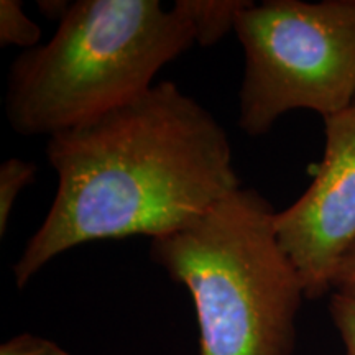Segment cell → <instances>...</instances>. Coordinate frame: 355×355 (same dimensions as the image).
Wrapping results in <instances>:
<instances>
[{"instance_id":"cell-2","label":"cell","mask_w":355,"mask_h":355,"mask_svg":"<svg viewBox=\"0 0 355 355\" xmlns=\"http://www.w3.org/2000/svg\"><path fill=\"white\" fill-rule=\"evenodd\" d=\"M194 43L188 21L158 0H78L50 42L12 63L7 121L50 139L141 96Z\"/></svg>"},{"instance_id":"cell-3","label":"cell","mask_w":355,"mask_h":355,"mask_svg":"<svg viewBox=\"0 0 355 355\" xmlns=\"http://www.w3.org/2000/svg\"><path fill=\"white\" fill-rule=\"evenodd\" d=\"M277 211L239 188L152 241L150 259L189 291L201 355H291L303 282L275 229Z\"/></svg>"},{"instance_id":"cell-11","label":"cell","mask_w":355,"mask_h":355,"mask_svg":"<svg viewBox=\"0 0 355 355\" xmlns=\"http://www.w3.org/2000/svg\"><path fill=\"white\" fill-rule=\"evenodd\" d=\"M332 290L334 293L355 298V242L345 252L339 266H337L334 279H332Z\"/></svg>"},{"instance_id":"cell-10","label":"cell","mask_w":355,"mask_h":355,"mask_svg":"<svg viewBox=\"0 0 355 355\" xmlns=\"http://www.w3.org/2000/svg\"><path fill=\"white\" fill-rule=\"evenodd\" d=\"M0 355H69L63 347L44 337L20 334L0 347Z\"/></svg>"},{"instance_id":"cell-1","label":"cell","mask_w":355,"mask_h":355,"mask_svg":"<svg viewBox=\"0 0 355 355\" xmlns=\"http://www.w3.org/2000/svg\"><path fill=\"white\" fill-rule=\"evenodd\" d=\"M44 155L58 188L13 265L20 290L66 250L166 237L242 188L227 133L171 81L50 137Z\"/></svg>"},{"instance_id":"cell-12","label":"cell","mask_w":355,"mask_h":355,"mask_svg":"<svg viewBox=\"0 0 355 355\" xmlns=\"http://www.w3.org/2000/svg\"><path fill=\"white\" fill-rule=\"evenodd\" d=\"M71 3L73 2H66V0H40L38 8L46 19L61 21L68 13Z\"/></svg>"},{"instance_id":"cell-8","label":"cell","mask_w":355,"mask_h":355,"mask_svg":"<svg viewBox=\"0 0 355 355\" xmlns=\"http://www.w3.org/2000/svg\"><path fill=\"white\" fill-rule=\"evenodd\" d=\"M35 178L37 165L32 162L8 158L0 165V235H6L17 199Z\"/></svg>"},{"instance_id":"cell-5","label":"cell","mask_w":355,"mask_h":355,"mask_svg":"<svg viewBox=\"0 0 355 355\" xmlns=\"http://www.w3.org/2000/svg\"><path fill=\"white\" fill-rule=\"evenodd\" d=\"M324 121V155L301 196L275 216L278 241L298 270L306 298L332 290L355 242V99Z\"/></svg>"},{"instance_id":"cell-6","label":"cell","mask_w":355,"mask_h":355,"mask_svg":"<svg viewBox=\"0 0 355 355\" xmlns=\"http://www.w3.org/2000/svg\"><path fill=\"white\" fill-rule=\"evenodd\" d=\"M252 3L250 0H176L173 8L193 28L194 42L207 48L235 32L239 15Z\"/></svg>"},{"instance_id":"cell-4","label":"cell","mask_w":355,"mask_h":355,"mask_svg":"<svg viewBox=\"0 0 355 355\" xmlns=\"http://www.w3.org/2000/svg\"><path fill=\"white\" fill-rule=\"evenodd\" d=\"M243 51L239 127L250 137L272 130L291 110L322 119L355 99V0H266L239 15Z\"/></svg>"},{"instance_id":"cell-9","label":"cell","mask_w":355,"mask_h":355,"mask_svg":"<svg viewBox=\"0 0 355 355\" xmlns=\"http://www.w3.org/2000/svg\"><path fill=\"white\" fill-rule=\"evenodd\" d=\"M329 313L345 345V355H355V298L334 293L329 301Z\"/></svg>"},{"instance_id":"cell-7","label":"cell","mask_w":355,"mask_h":355,"mask_svg":"<svg viewBox=\"0 0 355 355\" xmlns=\"http://www.w3.org/2000/svg\"><path fill=\"white\" fill-rule=\"evenodd\" d=\"M42 28L30 19L20 0H0V44L32 50L38 46Z\"/></svg>"}]
</instances>
